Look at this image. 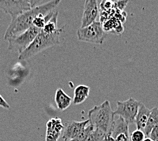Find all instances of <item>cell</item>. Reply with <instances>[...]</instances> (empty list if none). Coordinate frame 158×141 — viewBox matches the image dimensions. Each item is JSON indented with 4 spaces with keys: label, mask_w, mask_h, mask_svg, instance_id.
I'll list each match as a JSON object with an SVG mask.
<instances>
[{
    "label": "cell",
    "mask_w": 158,
    "mask_h": 141,
    "mask_svg": "<svg viewBox=\"0 0 158 141\" xmlns=\"http://www.w3.org/2000/svg\"><path fill=\"white\" fill-rule=\"evenodd\" d=\"M59 0L47 2L38 7L31 8L16 17L12 18L10 24L4 34V39L8 41L10 38L22 33L33 26V21L35 17L40 14L47 15L60 4Z\"/></svg>",
    "instance_id": "cell-1"
},
{
    "label": "cell",
    "mask_w": 158,
    "mask_h": 141,
    "mask_svg": "<svg viewBox=\"0 0 158 141\" xmlns=\"http://www.w3.org/2000/svg\"><path fill=\"white\" fill-rule=\"evenodd\" d=\"M114 111L112 110L109 100H105L100 105L95 106L89 111V124L94 128L100 130L106 136L109 134L114 122Z\"/></svg>",
    "instance_id": "cell-2"
},
{
    "label": "cell",
    "mask_w": 158,
    "mask_h": 141,
    "mask_svg": "<svg viewBox=\"0 0 158 141\" xmlns=\"http://www.w3.org/2000/svg\"><path fill=\"white\" fill-rule=\"evenodd\" d=\"M63 29V27L59 28L52 34H47L41 30L29 46L19 54V60H27L46 49L60 44V35Z\"/></svg>",
    "instance_id": "cell-3"
},
{
    "label": "cell",
    "mask_w": 158,
    "mask_h": 141,
    "mask_svg": "<svg viewBox=\"0 0 158 141\" xmlns=\"http://www.w3.org/2000/svg\"><path fill=\"white\" fill-rule=\"evenodd\" d=\"M77 35L79 41L101 45L106 37V33L104 31L102 22L95 21L86 27L79 28Z\"/></svg>",
    "instance_id": "cell-4"
},
{
    "label": "cell",
    "mask_w": 158,
    "mask_h": 141,
    "mask_svg": "<svg viewBox=\"0 0 158 141\" xmlns=\"http://www.w3.org/2000/svg\"><path fill=\"white\" fill-rule=\"evenodd\" d=\"M40 31L41 29L32 26L22 33L10 38L8 40V50L21 54L29 46Z\"/></svg>",
    "instance_id": "cell-5"
},
{
    "label": "cell",
    "mask_w": 158,
    "mask_h": 141,
    "mask_svg": "<svg viewBox=\"0 0 158 141\" xmlns=\"http://www.w3.org/2000/svg\"><path fill=\"white\" fill-rule=\"evenodd\" d=\"M140 103L141 102L132 97L124 101H117V109L114 111V116L117 115L123 118L129 124L134 123Z\"/></svg>",
    "instance_id": "cell-6"
},
{
    "label": "cell",
    "mask_w": 158,
    "mask_h": 141,
    "mask_svg": "<svg viewBox=\"0 0 158 141\" xmlns=\"http://www.w3.org/2000/svg\"><path fill=\"white\" fill-rule=\"evenodd\" d=\"M0 9L15 18L31 10L29 0H5L0 1Z\"/></svg>",
    "instance_id": "cell-7"
},
{
    "label": "cell",
    "mask_w": 158,
    "mask_h": 141,
    "mask_svg": "<svg viewBox=\"0 0 158 141\" xmlns=\"http://www.w3.org/2000/svg\"><path fill=\"white\" fill-rule=\"evenodd\" d=\"M98 2L96 0L85 1L81 28L86 27L95 22L98 15Z\"/></svg>",
    "instance_id": "cell-8"
},
{
    "label": "cell",
    "mask_w": 158,
    "mask_h": 141,
    "mask_svg": "<svg viewBox=\"0 0 158 141\" xmlns=\"http://www.w3.org/2000/svg\"><path fill=\"white\" fill-rule=\"evenodd\" d=\"M64 125L61 118L53 117L47 123L46 141H57L63 134Z\"/></svg>",
    "instance_id": "cell-9"
},
{
    "label": "cell",
    "mask_w": 158,
    "mask_h": 141,
    "mask_svg": "<svg viewBox=\"0 0 158 141\" xmlns=\"http://www.w3.org/2000/svg\"><path fill=\"white\" fill-rule=\"evenodd\" d=\"M89 124V119L82 121V122H77L72 121L67 123L64 126V130L62 134V138L64 141H70L74 139L77 137L80 133Z\"/></svg>",
    "instance_id": "cell-10"
},
{
    "label": "cell",
    "mask_w": 158,
    "mask_h": 141,
    "mask_svg": "<svg viewBox=\"0 0 158 141\" xmlns=\"http://www.w3.org/2000/svg\"><path fill=\"white\" fill-rule=\"evenodd\" d=\"M120 134H126V135L130 136L129 132V123H127L123 118L118 117L117 119L114 121L110 132L108 136L114 139Z\"/></svg>",
    "instance_id": "cell-11"
},
{
    "label": "cell",
    "mask_w": 158,
    "mask_h": 141,
    "mask_svg": "<svg viewBox=\"0 0 158 141\" xmlns=\"http://www.w3.org/2000/svg\"><path fill=\"white\" fill-rule=\"evenodd\" d=\"M150 113L151 109L147 108L143 103H141L134 122L136 123L137 130L144 131L146 127L148 119H149Z\"/></svg>",
    "instance_id": "cell-12"
},
{
    "label": "cell",
    "mask_w": 158,
    "mask_h": 141,
    "mask_svg": "<svg viewBox=\"0 0 158 141\" xmlns=\"http://www.w3.org/2000/svg\"><path fill=\"white\" fill-rule=\"evenodd\" d=\"M55 100L56 105L60 111H65L72 103V98L68 96L61 88H58L55 92Z\"/></svg>",
    "instance_id": "cell-13"
},
{
    "label": "cell",
    "mask_w": 158,
    "mask_h": 141,
    "mask_svg": "<svg viewBox=\"0 0 158 141\" xmlns=\"http://www.w3.org/2000/svg\"><path fill=\"white\" fill-rule=\"evenodd\" d=\"M90 92V88L85 85H78L74 88V97L72 103L74 104H80L85 102L89 97Z\"/></svg>",
    "instance_id": "cell-14"
},
{
    "label": "cell",
    "mask_w": 158,
    "mask_h": 141,
    "mask_svg": "<svg viewBox=\"0 0 158 141\" xmlns=\"http://www.w3.org/2000/svg\"><path fill=\"white\" fill-rule=\"evenodd\" d=\"M158 123V107H154L151 110L149 119H148L147 123L145 128L144 130V133L145 136H149V134L153 130V127Z\"/></svg>",
    "instance_id": "cell-15"
},
{
    "label": "cell",
    "mask_w": 158,
    "mask_h": 141,
    "mask_svg": "<svg viewBox=\"0 0 158 141\" xmlns=\"http://www.w3.org/2000/svg\"><path fill=\"white\" fill-rule=\"evenodd\" d=\"M57 16L58 12H55L52 18L46 23L43 29H41L42 31L47 34H52L57 31L59 29L57 27Z\"/></svg>",
    "instance_id": "cell-16"
},
{
    "label": "cell",
    "mask_w": 158,
    "mask_h": 141,
    "mask_svg": "<svg viewBox=\"0 0 158 141\" xmlns=\"http://www.w3.org/2000/svg\"><path fill=\"white\" fill-rule=\"evenodd\" d=\"M94 130V126H91V124H89V125L85 127L83 131H82L77 137H76L74 139L71 140L72 141H86L88 136L90 135V134L93 132Z\"/></svg>",
    "instance_id": "cell-17"
},
{
    "label": "cell",
    "mask_w": 158,
    "mask_h": 141,
    "mask_svg": "<svg viewBox=\"0 0 158 141\" xmlns=\"http://www.w3.org/2000/svg\"><path fill=\"white\" fill-rule=\"evenodd\" d=\"M106 136V134L102 131L94 128L93 132L88 136L86 141H103Z\"/></svg>",
    "instance_id": "cell-18"
},
{
    "label": "cell",
    "mask_w": 158,
    "mask_h": 141,
    "mask_svg": "<svg viewBox=\"0 0 158 141\" xmlns=\"http://www.w3.org/2000/svg\"><path fill=\"white\" fill-rule=\"evenodd\" d=\"M145 138L146 136L143 131L137 129L134 130L130 136V141H143Z\"/></svg>",
    "instance_id": "cell-19"
},
{
    "label": "cell",
    "mask_w": 158,
    "mask_h": 141,
    "mask_svg": "<svg viewBox=\"0 0 158 141\" xmlns=\"http://www.w3.org/2000/svg\"><path fill=\"white\" fill-rule=\"evenodd\" d=\"M114 2H111V1L102 2L101 4L102 8L104 9V10H107V11H109L110 10H111L114 7Z\"/></svg>",
    "instance_id": "cell-20"
},
{
    "label": "cell",
    "mask_w": 158,
    "mask_h": 141,
    "mask_svg": "<svg viewBox=\"0 0 158 141\" xmlns=\"http://www.w3.org/2000/svg\"><path fill=\"white\" fill-rule=\"evenodd\" d=\"M149 138L153 141H158V123L151 130Z\"/></svg>",
    "instance_id": "cell-21"
},
{
    "label": "cell",
    "mask_w": 158,
    "mask_h": 141,
    "mask_svg": "<svg viewBox=\"0 0 158 141\" xmlns=\"http://www.w3.org/2000/svg\"><path fill=\"white\" fill-rule=\"evenodd\" d=\"M128 3V1H118L114 2V6L116 7L118 10L123 11L124 8H126L127 4Z\"/></svg>",
    "instance_id": "cell-22"
},
{
    "label": "cell",
    "mask_w": 158,
    "mask_h": 141,
    "mask_svg": "<svg viewBox=\"0 0 158 141\" xmlns=\"http://www.w3.org/2000/svg\"><path fill=\"white\" fill-rule=\"evenodd\" d=\"M0 107L4 108V109H10L9 104L4 100V98L2 97L1 94H0Z\"/></svg>",
    "instance_id": "cell-23"
},
{
    "label": "cell",
    "mask_w": 158,
    "mask_h": 141,
    "mask_svg": "<svg viewBox=\"0 0 158 141\" xmlns=\"http://www.w3.org/2000/svg\"><path fill=\"white\" fill-rule=\"evenodd\" d=\"M143 141H153V140H151L150 138H145V139H144Z\"/></svg>",
    "instance_id": "cell-24"
},
{
    "label": "cell",
    "mask_w": 158,
    "mask_h": 141,
    "mask_svg": "<svg viewBox=\"0 0 158 141\" xmlns=\"http://www.w3.org/2000/svg\"><path fill=\"white\" fill-rule=\"evenodd\" d=\"M103 141H108V140H107V139H106V137H105V139H104V140Z\"/></svg>",
    "instance_id": "cell-25"
},
{
    "label": "cell",
    "mask_w": 158,
    "mask_h": 141,
    "mask_svg": "<svg viewBox=\"0 0 158 141\" xmlns=\"http://www.w3.org/2000/svg\"><path fill=\"white\" fill-rule=\"evenodd\" d=\"M70 141H72V140H70Z\"/></svg>",
    "instance_id": "cell-26"
}]
</instances>
